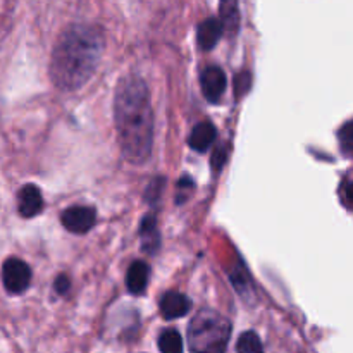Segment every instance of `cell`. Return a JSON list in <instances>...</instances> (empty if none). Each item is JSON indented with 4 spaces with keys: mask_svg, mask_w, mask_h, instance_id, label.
Returning a JSON list of instances; mask_svg holds the SVG:
<instances>
[{
    "mask_svg": "<svg viewBox=\"0 0 353 353\" xmlns=\"http://www.w3.org/2000/svg\"><path fill=\"white\" fill-rule=\"evenodd\" d=\"M159 350L161 353H183L181 334L176 330L162 331L159 336Z\"/></svg>",
    "mask_w": 353,
    "mask_h": 353,
    "instance_id": "obj_14",
    "label": "cell"
},
{
    "mask_svg": "<svg viewBox=\"0 0 353 353\" xmlns=\"http://www.w3.org/2000/svg\"><path fill=\"white\" fill-rule=\"evenodd\" d=\"M219 21L226 33L236 34L240 28V7L238 0H221L219 2Z\"/></svg>",
    "mask_w": 353,
    "mask_h": 353,
    "instance_id": "obj_12",
    "label": "cell"
},
{
    "mask_svg": "<svg viewBox=\"0 0 353 353\" xmlns=\"http://www.w3.org/2000/svg\"><path fill=\"white\" fill-rule=\"evenodd\" d=\"M62 226L74 234H85L95 224V210L90 207H71V209L64 210L61 216Z\"/></svg>",
    "mask_w": 353,
    "mask_h": 353,
    "instance_id": "obj_6",
    "label": "cell"
},
{
    "mask_svg": "<svg viewBox=\"0 0 353 353\" xmlns=\"http://www.w3.org/2000/svg\"><path fill=\"white\" fill-rule=\"evenodd\" d=\"M248 86H250V74L245 71L236 78V93L238 95H243V93H247Z\"/></svg>",
    "mask_w": 353,
    "mask_h": 353,
    "instance_id": "obj_19",
    "label": "cell"
},
{
    "mask_svg": "<svg viewBox=\"0 0 353 353\" xmlns=\"http://www.w3.org/2000/svg\"><path fill=\"white\" fill-rule=\"evenodd\" d=\"M148 274H150V269L145 262L137 261L130 265L126 274V286L130 290V293L133 295H140L147 290L148 285Z\"/></svg>",
    "mask_w": 353,
    "mask_h": 353,
    "instance_id": "obj_11",
    "label": "cell"
},
{
    "mask_svg": "<svg viewBox=\"0 0 353 353\" xmlns=\"http://www.w3.org/2000/svg\"><path fill=\"white\" fill-rule=\"evenodd\" d=\"M236 350L238 353H264L261 338L254 331H247V333H243L238 338Z\"/></svg>",
    "mask_w": 353,
    "mask_h": 353,
    "instance_id": "obj_16",
    "label": "cell"
},
{
    "mask_svg": "<svg viewBox=\"0 0 353 353\" xmlns=\"http://www.w3.org/2000/svg\"><path fill=\"white\" fill-rule=\"evenodd\" d=\"M140 240L143 245V250L148 254H154L161 245V234L157 231V221L155 216H147L140 226Z\"/></svg>",
    "mask_w": 353,
    "mask_h": 353,
    "instance_id": "obj_13",
    "label": "cell"
},
{
    "mask_svg": "<svg viewBox=\"0 0 353 353\" xmlns=\"http://www.w3.org/2000/svg\"><path fill=\"white\" fill-rule=\"evenodd\" d=\"M216 126H214L212 123H207L205 121V123H200L193 128L192 134H190L188 138V145L195 152L203 154V152H205L207 148H210V145L216 141Z\"/></svg>",
    "mask_w": 353,
    "mask_h": 353,
    "instance_id": "obj_10",
    "label": "cell"
},
{
    "mask_svg": "<svg viewBox=\"0 0 353 353\" xmlns=\"http://www.w3.org/2000/svg\"><path fill=\"white\" fill-rule=\"evenodd\" d=\"M102 52L103 34L99 28L71 26L61 34L52 52V81L61 90H78L92 78Z\"/></svg>",
    "mask_w": 353,
    "mask_h": 353,
    "instance_id": "obj_2",
    "label": "cell"
},
{
    "mask_svg": "<svg viewBox=\"0 0 353 353\" xmlns=\"http://www.w3.org/2000/svg\"><path fill=\"white\" fill-rule=\"evenodd\" d=\"M2 283L9 293L26 292L31 283V269L21 259L10 257L2 265Z\"/></svg>",
    "mask_w": 353,
    "mask_h": 353,
    "instance_id": "obj_4",
    "label": "cell"
},
{
    "mask_svg": "<svg viewBox=\"0 0 353 353\" xmlns=\"http://www.w3.org/2000/svg\"><path fill=\"white\" fill-rule=\"evenodd\" d=\"M338 143L345 157L353 159V117L338 130Z\"/></svg>",
    "mask_w": 353,
    "mask_h": 353,
    "instance_id": "obj_15",
    "label": "cell"
},
{
    "mask_svg": "<svg viewBox=\"0 0 353 353\" xmlns=\"http://www.w3.org/2000/svg\"><path fill=\"white\" fill-rule=\"evenodd\" d=\"M200 85H202L203 97H205L210 103H217L223 99L224 92H226V74H224L223 69L217 68V65H209V68H205L202 71Z\"/></svg>",
    "mask_w": 353,
    "mask_h": 353,
    "instance_id": "obj_5",
    "label": "cell"
},
{
    "mask_svg": "<svg viewBox=\"0 0 353 353\" xmlns=\"http://www.w3.org/2000/svg\"><path fill=\"white\" fill-rule=\"evenodd\" d=\"M223 31V23L219 19H216V17H209V19L202 21L199 26V33H196L200 48L202 50H210V48L216 47Z\"/></svg>",
    "mask_w": 353,
    "mask_h": 353,
    "instance_id": "obj_9",
    "label": "cell"
},
{
    "mask_svg": "<svg viewBox=\"0 0 353 353\" xmlns=\"http://www.w3.org/2000/svg\"><path fill=\"white\" fill-rule=\"evenodd\" d=\"M340 199L341 203H343L350 212H353V169H350V171L345 174L343 181H341Z\"/></svg>",
    "mask_w": 353,
    "mask_h": 353,
    "instance_id": "obj_17",
    "label": "cell"
},
{
    "mask_svg": "<svg viewBox=\"0 0 353 353\" xmlns=\"http://www.w3.org/2000/svg\"><path fill=\"white\" fill-rule=\"evenodd\" d=\"M224 161H226V148H219V150H216V154H214L212 157V165H214V171H217L221 168H223Z\"/></svg>",
    "mask_w": 353,
    "mask_h": 353,
    "instance_id": "obj_21",
    "label": "cell"
},
{
    "mask_svg": "<svg viewBox=\"0 0 353 353\" xmlns=\"http://www.w3.org/2000/svg\"><path fill=\"white\" fill-rule=\"evenodd\" d=\"M114 119L123 157L131 164H145L154 143V112L143 79H121L114 99Z\"/></svg>",
    "mask_w": 353,
    "mask_h": 353,
    "instance_id": "obj_1",
    "label": "cell"
},
{
    "mask_svg": "<svg viewBox=\"0 0 353 353\" xmlns=\"http://www.w3.org/2000/svg\"><path fill=\"white\" fill-rule=\"evenodd\" d=\"M43 209V196L38 186L26 185L19 192V214L26 219L34 217Z\"/></svg>",
    "mask_w": 353,
    "mask_h": 353,
    "instance_id": "obj_8",
    "label": "cell"
},
{
    "mask_svg": "<svg viewBox=\"0 0 353 353\" xmlns=\"http://www.w3.org/2000/svg\"><path fill=\"white\" fill-rule=\"evenodd\" d=\"M230 334V321L214 310H200L188 327L190 347L195 353H224Z\"/></svg>",
    "mask_w": 353,
    "mask_h": 353,
    "instance_id": "obj_3",
    "label": "cell"
},
{
    "mask_svg": "<svg viewBox=\"0 0 353 353\" xmlns=\"http://www.w3.org/2000/svg\"><path fill=\"white\" fill-rule=\"evenodd\" d=\"M54 286H55V292H57L59 295H65V293L69 292V286H71V281H69L68 276L61 274L57 279H55Z\"/></svg>",
    "mask_w": 353,
    "mask_h": 353,
    "instance_id": "obj_20",
    "label": "cell"
},
{
    "mask_svg": "<svg viewBox=\"0 0 353 353\" xmlns=\"http://www.w3.org/2000/svg\"><path fill=\"white\" fill-rule=\"evenodd\" d=\"M165 181L162 178H155L154 181L148 185L147 188V200H150V203H154L155 200L159 199V195H161V190L164 188Z\"/></svg>",
    "mask_w": 353,
    "mask_h": 353,
    "instance_id": "obj_18",
    "label": "cell"
},
{
    "mask_svg": "<svg viewBox=\"0 0 353 353\" xmlns=\"http://www.w3.org/2000/svg\"><path fill=\"white\" fill-rule=\"evenodd\" d=\"M190 309H192V302L183 293L169 292L161 300V314L168 321L185 317L190 312Z\"/></svg>",
    "mask_w": 353,
    "mask_h": 353,
    "instance_id": "obj_7",
    "label": "cell"
}]
</instances>
